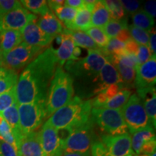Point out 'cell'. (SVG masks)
<instances>
[{"label":"cell","instance_id":"6da1fadb","mask_svg":"<svg viewBox=\"0 0 156 156\" xmlns=\"http://www.w3.org/2000/svg\"><path fill=\"white\" fill-rule=\"evenodd\" d=\"M58 67L55 49L48 46L25 67L15 85L17 104L46 101L50 83Z\"/></svg>","mask_w":156,"mask_h":156},{"label":"cell","instance_id":"7a4b0ae2","mask_svg":"<svg viewBox=\"0 0 156 156\" xmlns=\"http://www.w3.org/2000/svg\"><path fill=\"white\" fill-rule=\"evenodd\" d=\"M91 100L84 101L75 96L67 105L54 112L47 121L57 130L75 128L91 119Z\"/></svg>","mask_w":156,"mask_h":156},{"label":"cell","instance_id":"3957f363","mask_svg":"<svg viewBox=\"0 0 156 156\" xmlns=\"http://www.w3.org/2000/svg\"><path fill=\"white\" fill-rule=\"evenodd\" d=\"M74 95L73 79L62 67H57L48 87L46 109L47 118L67 105Z\"/></svg>","mask_w":156,"mask_h":156},{"label":"cell","instance_id":"277c9868","mask_svg":"<svg viewBox=\"0 0 156 156\" xmlns=\"http://www.w3.org/2000/svg\"><path fill=\"white\" fill-rule=\"evenodd\" d=\"M90 149L92 156H126L134 153L129 133L116 136L103 134L100 140L93 142Z\"/></svg>","mask_w":156,"mask_h":156},{"label":"cell","instance_id":"5b68a950","mask_svg":"<svg viewBox=\"0 0 156 156\" xmlns=\"http://www.w3.org/2000/svg\"><path fill=\"white\" fill-rule=\"evenodd\" d=\"M108 59L101 50H88L85 57L78 60H69L65 63L66 71L69 75L76 77H91L97 76Z\"/></svg>","mask_w":156,"mask_h":156},{"label":"cell","instance_id":"8992f818","mask_svg":"<svg viewBox=\"0 0 156 156\" xmlns=\"http://www.w3.org/2000/svg\"><path fill=\"white\" fill-rule=\"evenodd\" d=\"M121 112L128 128L129 133L133 134L150 126L153 127L143 103L136 93L130 95L126 104L121 108Z\"/></svg>","mask_w":156,"mask_h":156},{"label":"cell","instance_id":"52a82bcc","mask_svg":"<svg viewBox=\"0 0 156 156\" xmlns=\"http://www.w3.org/2000/svg\"><path fill=\"white\" fill-rule=\"evenodd\" d=\"M20 128L22 134L36 132L47 118L46 101L18 105Z\"/></svg>","mask_w":156,"mask_h":156},{"label":"cell","instance_id":"ba28073f","mask_svg":"<svg viewBox=\"0 0 156 156\" xmlns=\"http://www.w3.org/2000/svg\"><path fill=\"white\" fill-rule=\"evenodd\" d=\"M91 119L106 134L116 136L129 133L121 109L92 108Z\"/></svg>","mask_w":156,"mask_h":156},{"label":"cell","instance_id":"9c48e42d","mask_svg":"<svg viewBox=\"0 0 156 156\" xmlns=\"http://www.w3.org/2000/svg\"><path fill=\"white\" fill-rule=\"evenodd\" d=\"M92 119L83 125L71 128L70 133L64 141V153H85L90 151L94 142V131Z\"/></svg>","mask_w":156,"mask_h":156},{"label":"cell","instance_id":"30bf717a","mask_svg":"<svg viewBox=\"0 0 156 156\" xmlns=\"http://www.w3.org/2000/svg\"><path fill=\"white\" fill-rule=\"evenodd\" d=\"M46 48L30 46L23 41L8 53L2 56V67L17 73L19 70L26 67Z\"/></svg>","mask_w":156,"mask_h":156},{"label":"cell","instance_id":"8fae6325","mask_svg":"<svg viewBox=\"0 0 156 156\" xmlns=\"http://www.w3.org/2000/svg\"><path fill=\"white\" fill-rule=\"evenodd\" d=\"M39 131L44 156H61L64 154V142L58 134V130L46 121Z\"/></svg>","mask_w":156,"mask_h":156},{"label":"cell","instance_id":"7c38bea8","mask_svg":"<svg viewBox=\"0 0 156 156\" xmlns=\"http://www.w3.org/2000/svg\"><path fill=\"white\" fill-rule=\"evenodd\" d=\"M38 16L25 9L23 6L13 9L0 17V31L12 30L20 31L31 20Z\"/></svg>","mask_w":156,"mask_h":156},{"label":"cell","instance_id":"4fadbf2b","mask_svg":"<svg viewBox=\"0 0 156 156\" xmlns=\"http://www.w3.org/2000/svg\"><path fill=\"white\" fill-rule=\"evenodd\" d=\"M36 20H31L20 30L23 41L30 46L46 48L50 46L54 38L44 34L38 28Z\"/></svg>","mask_w":156,"mask_h":156},{"label":"cell","instance_id":"5bb4252c","mask_svg":"<svg viewBox=\"0 0 156 156\" xmlns=\"http://www.w3.org/2000/svg\"><path fill=\"white\" fill-rule=\"evenodd\" d=\"M16 142L18 156H44L39 131L21 134Z\"/></svg>","mask_w":156,"mask_h":156},{"label":"cell","instance_id":"9a60e30c","mask_svg":"<svg viewBox=\"0 0 156 156\" xmlns=\"http://www.w3.org/2000/svg\"><path fill=\"white\" fill-rule=\"evenodd\" d=\"M95 78L94 81L96 83V86L94 90L95 94L103 92L107 87L112 85H119L126 88V85H124L118 71L109 62L103 66L100 73L95 76Z\"/></svg>","mask_w":156,"mask_h":156},{"label":"cell","instance_id":"2e32d148","mask_svg":"<svg viewBox=\"0 0 156 156\" xmlns=\"http://www.w3.org/2000/svg\"><path fill=\"white\" fill-rule=\"evenodd\" d=\"M134 84L136 89L155 87L156 83V56L135 67Z\"/></svg>","mask_w":156,"mask_h":156},{"label":"cell","instance_id":"e0dca14e","mask_svg":"<svg viewBox=\"0 0 156 156\" xmlns=\"http://www.w3.org/2000/svg\"><path fill=\"white\" fill-rule=\"evenodd\" d=\"M36 24L44 34L54 38L58 35L62 34L64 28L51 9L46 14L38 17Z\"/></svg>","mask_w":156,"mask_h":156},{"label":"cell","instance_id":"ac0fdd59","mask_svg":"<svg viewBox=\"0 0 156 156\" xmlns=\"http://www.w3.org/2000/svg\"><path fill=\"white\" fill-rule=\"evenodd\" d=\"M138 96L141 99L147 116L154 128L156 126V93L155 87L136 89Z\"/></svg>","mask_w":156,"mask_h":156},{"label":"cell","instance_id":"d6986e66","mask_svg":"<svg viewBox=\"0 0 156 156\" xmlns=\"http://www.w3.org/2000/svg\"><path fill=\"white\" fill-rule=\"evenodd\" d=\"M49 9L53 12L58 20L64 25L65 28L72 30V25L74 19L77 15V9L67 7L65 5H59L54 1H47Z\"/></svg>","mask_w":156,"mask_h":156},{"label":"cell","instance_id":"ffe728a7","mask_svg":"<svg viewBox=\"0 0 156 156\" xmlns=\"http://www.w3.org/2000/svg\"><path fill=\"white\" fill-rule=\"evenodd\" d=\"M94 5H90L84 2L83 7L77 9V15L72 25V30L85 32L90 28L91 17Z\"/></svg>","mask_w":156,"mask_h":156},{"label":"cell","instance_id":"44dd1931","mask_svg":"<svg viewBox=\"0 0 156 156\" xmlns=\"http://www.w3.org/2000/svg\"><path fill=\"white\" fill-rule=\"evenodd\" d=\"M23 42L20 31L6 30L0 31V50L2 56Z\"/></svg>","mask_w":156,"mask_h":156},{"label":"cell","instance_id":"7402d4cb","mask_svg":"<svg viewBox=\"0 0 156 156\" xmlns=\"http://www.w3.org/2000/svg\"><path fill=\"white\" fill-rule=\"evenodd\" d=\"M75 44L71 37L68 35L62 34V41L59 47L55 50V54L57 58L58 67H62L69 60H73V54Z\"/></svg>","mask_w":156,"mask_h":156},{"label":"cell","instance_id":"603a6c76","mask_svg":"<svg viewBox=\"0 0 156 156\" xmlns=\"http://www.w3.org/2000/svg\"><path fill=\"white\" fill-rule=\"evenodd\" d=\"M110 20V14L105 2L96 1L93 9L90 27L103 28Z\"/></svg>","mask_w":156,"mask_h":156},{"label":"cell","instance_id":"cb8c5ba5","mask_svg":"<svg viewBox=\"0 0 156 156\" xmlns=\"http://www.w3.org/2000/svg\"><path fill=\"white\" fill-rule=\"evenodd\" d=\"M155 137V128L153 126L134 132L131 136V147L133 153L135 155H140L142 145Z\"/></svg>","mask_w":156,"mask_h":156},{"label":"cell","instance_id":"d4e9b609","mask_svg":"<svg viewBox=\"0 0 156 156\" xmlns=\"http://www.w3.org/2000/svg\"><path fill=\"white\" fill-rule=\"evenodd\" d=\"M62 34L68 35L71 37L75 43V46L78 47L87 48V50H100L101 48L95 44L90 37L85 34V32L80 30H69L64 28Z\"/></svg>","mask_w":156,"mask_h":156},{"label":"cell","instance_id":"484cf974","mask_svg":"<svg viewBox=\"0 0 156 156\" xmlns=\"http://www.w3.org/2000/svg\"><path fill=\"white\" fill-rule=\"evenodd\" d=\"M0 115L10 126L14 133L15 140H17L22 134L20 132V128L18 105L15 103Z\"/></svg>","mask_w":156,"mask_h":156},{"label":"cell","instance_id":"4316f807","mask_svg":"<svg viewBox=\"0 0 156 156\" xmlns=\"http://www.w3.org/2000/svg\"><path fill=\"white\" fill-rule=\"evenodd\" d=\"M17 80L18 74L17 72L5 67H0V94L14 87Z\"/></svg>","mask_w":156,"mask_h":156},{"label":"cell","instance_id":"83f0119b","mask_svg":"<svg viewBox=\"0 0 156 156\" xmlns=\"http://www.w3.org/2000/svg\"><path fill=\"white\" fill-rule=\"evenodd\" d=\"M132 91L127 88H124L119 91L116 95L107 100L99 108L121 109L127 102Z\"/></svg>","mask_w":156,"mask_h":156},{"label":"cell","instance_id":"f1b7e54d","mask_svg":"<svg viewBox=\"0 0 156 156\" xmlns=\"http://www.w3.org/2000/svg\"><path fill=\"white\" fill-rule=\"evenodd\" d=\"M133 25L142 30L150 32L153 28L155 20L151 15L146 13L143 9H140L132 15Z\"/></svg>","mask_w":156,"mask_h":156},{"label":"cell","instance_id":"f546056e","mask_svg":"<svg viewBox=\"0 0 156 156\" xmlns=\"http://www.w3.org/2000/svg\"><path fill=\"white\" fill-rule=\"evenodd\" d=\"M20 3L25 9L35 15L43 16L50 10L47 1L45 0H22Z\"/></svg>","mask_w":156,"mask_h":156},{"label":"cell","instance_id":"4dcf8cb0","mask_svg":"<svg viewBox=\"0 0 156 156\" xmlns=\"http://www.w3.org/2000/svg\"><path fill=\"white\" fill-rule=\"evenodd\" d=\"M128 28L127 19L124 18L119 20L111 19L109 22L102 28L105 34L109 39L116 38L117 35L124 29Z\"/></svg>","mask_w":156,"mask_h":156},{"label":"cell","instance_id":"1f68e13d","mask_svg":"<svg viewBox=\"0 0 156 156\" xmlns=\"http://www.w3.org/2000/svg\"><path fill=\"white\" fill-rule=\"evenodd\" d=\"M109 62L113 64L118 71L126 86V85H132V84H134L136 74L135 68L126 67L116 61H110Z\"/></svg>","mask_w":156,"mask_h":156},{"label":"cell","instance_id":"d6a6232c","mask_svg":"<svg viewBox=\"0 0 156 156\" xmlns=\"http://www.w3.org/2000/svg\"><path fill=\"white\" fill-rule=\"evenodd\" d=\"M0 140L12 146L17 152V142L14 133L7 122L0 115Z\"/></svg>","mask_w":156,"mask_h":156},{"label":"cell","instance_id":"836d02e7","mask_svg":"<svg viewBox=\"0 0 156 156\" xmlns=\"http://www.w3.org/2000/svg\"><path fill=\"white\" fill-rule=\"evenodd\" d=\"M87 36L90 37L95 44L100 48H103L106 46L108 43L109 38L105 34L102 28H96V27H90L89 29L85 31Z\"/></svg>","mask_w":156,"mask_h":156},{"label":"cell","instance_id":"e575fe53","mask_svg":"<svg viewBox=\"0 0 156 156\" xmlns=\"http://www.w3.org/2000/svg\"><path fill=\"white\" fill-rule=\"evenodd\" d=\"M104 2L107 8H108L111 19L115 20H119L125 18L126 12L123 8L120 1L107 0V1Z\"/></svg>","mask_w":156,"mask_h":156},{"label":"cell","instance_id":"d590c367","mask_svg":"<svg viewBox=\"0 0 156 156\" xmlns=\"http://www.w3.org/2000/svg\"><path fill=\"white\" fill-rule=\"evenodd\" d=\"M128 30L129 31L132 38L138 45L147 46L149 43V32L137 28L133 25H129Z\"/></svg>","mask_w":156,"mask_h":156},{"label":"cell","instance_id":"8d00e7d4","mask_svg":"<svg viewBox=\"0 0 156 156\" xmlns=\"http://www.w3.org/2000/svg\"><path fill=\"white\" fill-rule=\"evenodd\" d=\"M15 103H17L15 86L7 92L0 94V114Z\"/></svg>","mask_w":156,"mask_h":156},{"label":"cell","instance_id":"74e56055","mask_svg":"<svg viewBox=\"0 0 156 156\" xmlns=\"http://www.w3.org/2000/svg\"><path fill=\"white\" fill-rule=\"evenodd\" d=\"M135 56L137 62V65H140L145 63L151 58L152 56H155L152 55L151 50L147 46H143V45H139L138 46L137 51H136Z\"/></svg>","mask_w":156,"mask_h":156},{"label":"cell","instance_id":"f35d334b","mask_svg":"<svg viewBox=\"0 0 156 156\" xmlns=\"http://www.w3.org/2000/svg\"><path fill=\"white\" fill-rule=\"evenodd\" d=\"M20 1L17 0H0V17L9 12L21 7Z\"/></svg>","mask_w":156,"mask_h":156},{"label":"cell","instance_id":"ab89813d","mask_svg":"<svg viewBox=\"0 0 156 156\" xmlns=\"http://www.w3.org/2000/svg\"><path fill=\"white\" fill-rule=\"evenodd\" d=\"M120 2L126 12L132 15L139 11L141 6V2L135 0H122Z\"/></svg>","mask_w":156,"mask_h":156},{"label":"cell","instance_id":"60d3db41","mask_svg":"<svg viewBox=\"0 0 156 156\" xmlns=\"http://www.w3.org/2000/svg\"><path fill=\"white\" fill-rule=\"evenodd\" d=\"M1 156H18L17 152L11 145L0 140Z\"/></svg>","mask_w":156,"mask_h":156},{"label":"cell","instance_id":"b9f144b4","mask_svg":"<svg viewBox=\"0 0 156 156\" xmlns=\"http://www.w3.org/2000/svg\"><path fill=\"white\" fill-rule=\"evenodd\" d=\"M156 150V140L155 137L145 142L141 148L140 154H146V155H151V154L155 153Z\"/></svg>","mask_w":156,"mask_h":156},{"label":"cell","instance_id":"7bdbcfd3","mask_svg":"<svg viewBox=\"0 0 156 156\" xmlns=\"http://www.w3.org/2000/svg\"><path fill=\"white\" fill-rule=\"evenodd\" d=\"M156 33L155 28H153L149 32V43H148V47H149L151 52L153 56H156Z\"/></svg>","mask_w":156,"mask_h":156},{"label":"cell","instance_id":"ee69618b","mask_svg":"<svg viewBox=\"0 0 156 156\" xmlns=\"http://www.w3.org/2000/svg\"><path fill=\"white\" fill-rule=\"evenodd\" d=\"M155 0H151V1L146 2L144 5L143 10L151 15L153 18H155L156 15V7H155Z\"/></svg>","mask_w":156,"mask_h":156},{"label":"cell","instance_id":"f6af8a7d","mask_svg":"<svg viewBox=\"0 0 156 156\" xmlns=\"http://www.w3.org/2000/svg\"><path fill=\"white\" fill-rule=\"evenodd\" d=\"M138 45L134 41L133 39L131 38L127 42L125 43V51L126 53L129 54H133L135 55L136 51L138 48Z\"/></svg>","mask_w":156,"mask_h":156},{"label":"cell","instance_id":"bcb514c9","mask_svg":"<svg viewBox=\"0 0 156 156\" xmlns=\"http://www.w3.org/2000/svg\"><path fill=\"white\" fill-rule=\"evenodd\" d=\"M83 5V0H66L64 2V5L75 9H79Z\"/></svg>","mask_w":156,"mask_h":156},{"label":"cell","instance_id":"7dc6e473","mask_svg":"<svg viewBox=\"0 0 156 156\" xmlns=\"http://www.w3.org/2000/svg\"><path fill=\"white\" fill-rule=\"evenodd\" d=\"M116 38L123 43H126L127 42L129 39H131L132 37L130 36L129 31L128 28H126L121 31L119 34L117 35Z\"/></svg>","mask_w":156,"mask_h":156},{"label":"cell","instance_id":"c3c4849f","mask_svg":"<svg viewBox=\"0 0 156 156\" xmlns=\"http://www.w3.org/2000/svg\"><path fill=\"white\" fill-rule=\"evenodd\" d=\"M81 55V49L80 48L78 47V46H75L73 51V60H78L79 59L80 56Z\"/></svg>","mask_w":156,"mask_h":156},{"label":"cell","instance_id":"681fc988","mask_svg":"<svg viewBox=\"0 0 156 156\" xmlns=\"http://www.w3.org/2000/svg\"><path fill=\"white\" fill-rule=\"evenodd\" d=\"M61 156H92L90 151L85 153H64Z\"/></svg>","mask_w":156,"mask_h":156},{"label":"cell","instance_id":"f907efd6","mask_svg":"<svg viewBox=\"0 0 156 156\" xmlns=\"http://www.w3.org/2000/svg\"><path fill=\"white\" fill-rule=\"evenodd\" d=\"M0 67H2V54L0 50Z\"/></svg>","mask_w":156,"mask_h":156},{"label":"cell","instance_id":"816d5d0a","mask_svg":"<svg viewBox=\"0 0 156 156\" xmlns=\"http://www.w3.org/2000/svg\"><path fill=\"white\" fill-rule=\"evenodd\" d=\"M135 156H150V155H146V154H140V155H136Z\"/></svg>","mask_w":156,"mask_h":156},{"label":"cell","instance_id":"f5cc1de1","mask_svg":"<svg viewBox=\"0 0 156 156\" xmlns=\"http://www.w3.org/2000/svg\"><path fill=\"white\" fill-rule=\"evenodd\" d=\"M150 156H156V153H155H155H153L151 154V155H150Z\"/></svg>","mask_w":156,"mask_h":156},{"label":"cell","instance_id":"db71d44e","mask_svg":"<svg viewBox=\"0 0 156 156\" xmlns=\"http://www.w3.org/2000/svg\"><path fill=\"white\" fill-rule=\"evenodd\" d=\"M136 155L134 153H133V154H130V155H126V156H135Z\"/></svg>","mask_w":156,"mask_h":156},{"label":"cell","instance_id":"11a10c76","mask_svg":"<svg viewBox=\"0 0 156 156\" xmlns=\"http://www.w3.org/2000/svg\"><path fill=\"white\" fill-rule=\"evenodd\" d=\"M0 156H1V151H0Z\"/></svg>","mask_w":156,"mask_h":156}]
</instances>
